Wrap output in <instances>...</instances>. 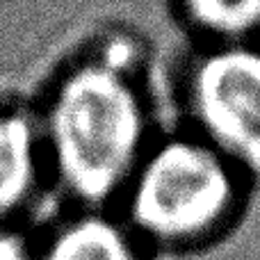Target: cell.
I'll use <instances>...</instances> for the list:
<instances>
[{"label":"cell","instance_id":"1","mask_svg":"<svg viewBox=\"0 0 260 260\" xmlns=\"http://www.w3.org/2000/svg\"><path fill=\"white\" fill-rule=\"evenodd\" d=\"M135 73L78 62L55 85L41 119V142L62 189L85 210L126 192L146 153V105Z\"/></svg>","mask_w":260,"mask_h":260},{"label":"cell","instance_id":"2","mask_svg":"<svg viewBox=\"0 0 260 260\" xmlns=\"http://www.w3.org/2000/svg\"><path fill=\"white\" fill-rule=\"evenodd\" d=\"M242 176L199 135H174L148 146L130 178L126 224L144 247L192 249L229 226Z\"/></svg>","mask_w":260,"mask_h":260},{"label":"cell","instance_id":"3","mask_svg":"<svg viewBox=\"0 0 260 260\" xmlns=\"http://www.w3.org/2000/svg\"><path fill=\"white\" fill-rule=\"evenodd\" d=\"M199 137L240 176L260 180V46L212 44L194 59L185 82Z\"/></svg>","mask_w":260,"mask_h":260},{"label":"cell","instance_id":"4","mask_svg":"<svg viewBox=\"0 0 260 260\" xmlns=\"http://www.w3.org/2000/svg\"><path fill=\"white\" fill-rule=\"evenodd\" d=\"M41 160L39 121L21 110L0 108V229H16L39 187Z\"/></svg>","mask_w":260,"mask_h":260},{"label":"cell","instance_id":"5","mask_svg":"<svg viewBox=\"0 0 260 260\" xmlns=\"http://www.w3.org/2000/svg\"><path fill=\"white\" fill-rule=\"evenodd\" d=\"M35 260H148V253L126 221L103 210H82L37 244Z\"/></svg>","mask_w":260,"mask_h":260},{"label":"cell","instance_id":"6","mask_svg":"<svg viewBox=\"0 0 260 260\" xmlns=\"http://www.w3.org/2000/svg\"><path fill=\"white\" fill-rule=\"evenodd\" d=\"M187 21L212 44L256 41L260 0H178Z\"/></svg>","mask_w":260,"mask_h":260},{"label":"cell","instance_id":"7","mask_svg":"<svg viewBox=\"0 0 260 260\" xmlns=\"http://www.w3.org/2000/svg\"><path fill=\"white\" fill-rule=\"evenodd\" d=\"M94 55L103 64H108V67L123 71V73H135V69L139 64V46L126 32L108 35L99 44V50Z\"/></svg>","mask_w":260,"mask_h":260},{"label":"cell","instance_id":"8","mask_svg":"<svg viewBox=\"0 0 260 260\" xmlns=\"http://www.w3.org/2000/svg\"><path fill=\"white\" fill-rule=\"evenodd\" d=\"M37 244H32L18 229H0V260H35Z\"/></svg>","mask_w":260,"mask_h":260}]
</instances>
